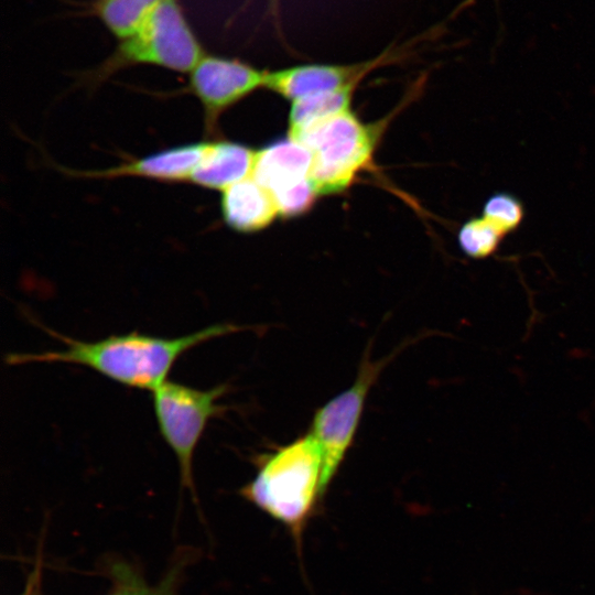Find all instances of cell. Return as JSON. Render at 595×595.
Instances as JSON below:
<instances>
[{"instance_id": "cell-8", "label": "cell", "mask_w": 595, "mask_h": 595, "mask_svg": "<svg viewBox=\"0 0 595 595\" xmlns=\"http://www.w3.org/2000/svg\"><path fill=\"white\" fill-rule=\"evenodd\" d=\"M266 74L239 58L205 54L190 72L184 90L201 104L206 132L215 133L225 111L264 88Z\"/></svg>"}, {"instance_id": "cell-4", "label": "cell", "mask_w": 595, "mask_h": 595, "mask_svg": "<svg viewBox=\"0 0 595 595\" xmlns=\"http://www.w3.org/2000/svg\"><path fill=\"white\" fill-rule=\"evenodd\" d=\"M377 129L347 110L291 137L311 152L310 178L317 195L337 194L351 185L371 162Z\"/></svg>"}, {"instance_id": "cell-1", "label": "cell", "mask_w": 595, "mask_h": 595, "mask_svg": "<svg viewBox=\"0 0 595 595\" xmlns=\"http://www.w3.org/2000/svg\"><path fill=\"white\" fill-rule=\"evenodd\" d=\"M246 329L231 323L213 324L178 337H158L138 332L111 335L96 342H83L46 329L64 343L62 350L10 353V366L33 363H62L88 367L130 388L151 390L166 381L175 361L192 348L213 338Z\"/></svg>"}, {"instance_id": "cell-12", "label": "cell", "mask_w": 595, "mask_h": 595, "mask_svg": "<svg viewBox=\"0 0 595 595\" xmlns=\"http://www.w3.org/2000/svg\"><path fill=\"white\" fill-rule=\"evenodd\" d=\"M256 150L229 140L208 141L205 153L190 182L214 191H224L251 175Z\"/></svg>"}, {"instance_id": "cell-10", "label": "cell", "mask_w": 595, "mask_h": 595, "mask_svg": "<svg viewBox=\"0 0 595 595\" xmlns=\"http://www.w3.org/2000/svg\"><path fill=\"white\" fill-rule=\"evenodd\" d=\"M207 144L208 141H199L174 145L105 170L80 172L78 176L94 178L132 176L160 182H190Z\"/></svg>"}, {"instance_id": "cell-13", "label": "cell", "mask_w": 595, "mask_h": 595, "mask_svg": "<svg viewBox=\"0 0 595 595\" xmlns=\"http://www.w3.org/2000/svg\"><path fill=\"white\" fill-rule=\"evenodd\" d=\"M164 0H88L82 17L96 18L118 40L136 31Z\"/></svg>"}, {"instance_id": "cell-15", "label": "cell", "mask_w": 595, "mask_h": 595, "mask_svg": "<svg viewBox=\"0 0 595 595\" xmlns=\"http://www.w3.org/2000/svg\"><path fill=\"white\" fill-rule=\"evenodd\" d=\"M506 236L482 215L466 220L458 229L461 250L472 259H486L499 249Z\"/></svg>"}, {"instance_id": "cell-6", "label": "cell", "mask_w": 595, "mask_h": 595, "mask_svg": "<svg viewBox=\"0 0 595 595\" xmlns=\"http://www.w3.org/2000/svg\"><path fill=\"white\" fill-rule=\"evenodd\" d=\"M392 356L372 360L367 347L354 383L318 408L313 415L310 432L322 451L326 489L354 442L369 390Z\"/></svg>"}, {"instance_id": "cell-2", "label": "cell", "mask_w": 595, "mask_h": 595, "mask_svg": "<svg viewBox=\"0 0 595 595\" xmlns=\"http://www.w3.org/2000/svg\"><path fill=\"white\" fill-rule=\"evenodd\" d=\"M256 476L239 494L282 523L299 545L326 487L323 455L311 432L255 459Z\"/></svg>"}, {"instance_id": "cell-18", "label": "cell", "mask_w": 595, "mask_h": 595, "mask_svg": "<svg viewBox=\"0 0 595 595\" xmlns=\"http://www.w3.org/2000/svg\"><path fill=\"white\" fill-rule=\"evenodd\" d=\"M251 1L247 0V3ZM267 13L273 20L277 30L280 31L281 0H267Z\"/></svg>"}, {"instance_id": "cell-14", "label": "cell", "mask_w": 595, "mask_h": 595, "mask_svg": "<svg viewBox=\"0 0 595 595\" xmlns=\"http://www.w3.org/2000/svg\"><path fill=\"white\" fill-rule=\"evenodd\" d=\"M355 86L310 95L292 101L289 115V137L312 125L350 110Z\"/></svg>"}, {"instance_id": "cell-9", "label": "cell", "mask_w": 595, "mask_h": 595, "mask_svg": "<svg viewBox=\"0 0 595 595\" xmlns=\"http://www.w3.org/2000/svg\"><path fill=\"white\" fill-rule=\"evenodd\" d=\"M400 51L388 48L375 58L354 64H305L267 71L264 88L294 101L314 94L356 87L369 72L398 58Z\"/></svg>"}, {"instance_id": "cell-7", "label": "cell", "mask_w": 595, "mask_h": 595, "mask_svg": "<svg viewBox=\"0 0 595 595\" xmlns=\"http://www.w3.org/2000/svg\"><path fill=\"white\" fill-rule=\"evenodd\" d=\"M311 165V152L288 137L256 150L251 176L270 193L279 216L291 218L307 213L318 196Z\"/></svg>"}, {"instance_id": "cell-5", "label": "cell", "mask_w": 595, "mask_h": 595, "mask_svg": "<svg viewBox=\"0 0 595 595\" xmlns=\"http://www.w3.org/2000/svg\"><path fill=\"white\" fill-rule=\"evenodd\" d=\"M228 389L227 383L202 390L166 380L152 391L160 434L177 459L182 485L192 494L195 450L208 422L227 411L218 401Z\"/></svg>"}, {"instance_id": "cell-19", "label": "cell", "mask_w": 595, "mask_h": 595, "mask_svg": "<svg viewBox=\"0 0 595 595\" xmlns=\"http://www.w3.org/2000/svg\"><path fill=\"white\" fill-rule=\"evenodd\" d=\"M39 575L37 573H34L28 584V587L25 588V592L22 595H41L39 592V585H37Z\"/></svg>"}, {"instance_id": "cell-17", "label": "cell", "mask_w": 595, "mask_h": 595, "mask_svg": "<svg viewBox=\"0 0 595 595\" xmlns=\"http://www.w3.org/2000/svg\"><path fill=\"white\" fill-rule=\"evenodd\" d=\"M482 216L507 236L522 224L524 206L517 196L508 192H497L486 198Z\"/></svg>"}, {"instance_id": "cell-11", "label": "cell", "mask_w": 595, "mask_h": 595, "mask_svg": "<svg viewBox=\"0 0 595 595\" xmlns=\"http://www.w3.org/2000/svg\"><path fill=\"white\" fill-rule=\"evenodd\" d=\"M220 213L226 225L241 234L262 230L279 216L270 193L251 175L221 192Z\"/></svg>"}, {"instance_id": "cell-16", "label": "cell", "mask_w": 595, "mask_h": 595, "mask_svg": "<svg viewBox=\"0 0 595 595\" xmlns=\"http://www.w3.org/2000/svg\"><path fill=\"white\" fill-rule=\"evenodd\" d=\"M112 588L107 595H175L178 570L174 567L156 586H149L141 575L126 563L110 567Z\"/></svg>"}, {"instance_id": "cell-3", "label": "cell", "mask_w": 595, "mask_h": 595, "mask_svg": "<svg viewBox=\"0 0 595 595\" xmlns=\"http://www.w3.org/2000/svg\"><path fill=\"white\" fill-rule=\"evenodd\" d=\"M206 53L178 0H164L130 35L119 40L112 53L82 75L97 86L119 71L156 66L190 73Z\"/></svg>"}]
</instances>
